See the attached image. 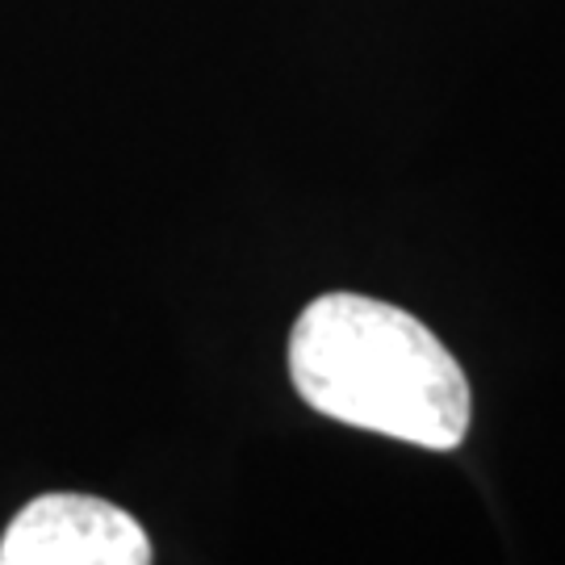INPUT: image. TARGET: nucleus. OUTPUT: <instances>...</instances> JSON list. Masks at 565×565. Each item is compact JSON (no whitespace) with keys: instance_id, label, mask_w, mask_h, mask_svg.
<instances>
[{"instance_id":"f03ea898","label":"nucleus","mask_w":565,"mask_h":565,"mask_svg":"<svg viewBox=\"0 0 565 565\" xmlns=\"http://www.w3.org/2000/svg\"><path fill=\"white\" fill-rule=\"evenodd\" d=\"M151 541L121 507L93 494H42L13 515L0 565H147Z\"/></svg>"},{"instance_id":"f257e3e1","label":"nucleus","mask_w":565,"mask_h":565,"mask_svg":"<svg viewBox=\"0 0 565 565\" xmlns=\"http://www.w3.org/2000/svg\"><path fill=\"white\" fill-rule=\"evenodd\" d=\"M289 377L335 424L448 452L469 431V382L415 315L364 294H323L289 335Z\"/></svg>"}]
</instances>
